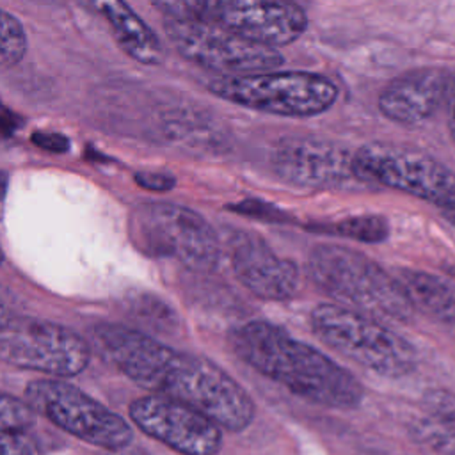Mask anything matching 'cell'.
Here are the masks:
<instances>
[{"instance_id": "obj_1", "label": "cell", "mask_w": 455, "mask_h": 455, "mask_svg": "<svg viewBox=\"0 0 455 455\" xmlns=\"http://www.w3.org/2000/svg\"><path fill=\"white\" fill-rule=\"evenodd\" d=\"M101 354L135 384L180 400L231 432L245 430L256 414L249 393L212 361L178 352L158 339L117 323L92 331Z\"/></svg>"}, {"instance_id": "obj_2", "label": "cell", "mask_w": 455, "mask_h": 455, "mask_svg": "<svg viewBox=\"0 0 455 455\" xmlns=\"http://www.w3.org/2000/svg\"><path fill=\"white\" fill-rule=\"evenodd\" d=\"M233 352L263 377L291 393L332 409H354L364 389L343 366L279 325L252 320L229 334Z\"/></svg>"}, {"instance_id": "obj_3", "label": "cell", "mask_w": 455, "mask_h": 455, "mask_svg": "<svg viewBox=\"0 0 455 455\" xmlns=\"http://www.w3.org/2000/svg\"><path fill=\"white\" fill-rule=\"evenodd\" d=\"M307 272L315 284L332 299L386 323H409L414 307L395 275L366 254L320 243L307 254Z\"/></svg>"}, {"instance_id": "obj_4", "label": "cell", "mask_w": 455, "mask_h": 455, "mask_svg": "<svg viewBox=\"0 0 455 455\" xmlns=\"http://www.w3.org/2000/svg\"><path fill=\"white\" fill-rule=\"evenodd\" d=\"M309 323L325 345L377 375L398 379L418 366V354L405 338L389 329V323L355 309L318 304Z\"/></svg>"}, {"instance_id": "obj_5", "label": "cell", "mask_w": 455, "mask_h": 455, "mask_svg": "<svg viewBox=\"0 0 455 455\" xmlns=\"http://www.w3.org/2000/svg\"><path fill=\"white\" fill-rule=\"evenodd\" d=\"M208 91L233 105L281 117H313L338 100V85L311 71H261L240 76H217Z\"/></svg>"}, {"instance_id": "obj_6", "label": "cell", "mask_w": 455, "mask_h": 455, "mask_svg": "<svg viewBox=\"0 0 455 455\" xmlns=\"http://www.w3.org/2000/svg\"><path fill=\"white\" fill-rule=\"evenodd\" d=\"M128 233L139 251L176 259L194 272H210L219 263L220 242L215 229L187 206L142 203L130 215Z\"/></svg>"}, {"instance_id": "obj_7", "label": "cell", "mask_w": 455, "mask_h": 455, "mask_svg": "<svg viewBox=\"0 0 455 455\" xmlns=\"http://www.w3.org/2000/svg\"><path fill=\"white\" fill-rule=\"evenodd\" d=\"M355 178L455 210V172L432 155L395 142H368L352 155Z\"/></svg>"}, {"instance_id": "obj_8", "label": "cell", "mask_w": 455, "mask_h": 455, "mask_svg": "<svg viewBox=\"0 0 455 455\" xmlns=\"http://www.w3.org/2000/svg\"><path fill=\"white\" fill-rule=\"evenodd\" d=\"M164 30L185 60L220 76L272 71L284 62L277 48L252 43L201 14L164 20Z\"/></svg>"}, {"instance_id": "obj_9", "label": "cell", "mask_w": 455, "mask_h": 455, "mask_svg": "<svg viewBox=\"0 0 455 455\" xmlns=\"http://www.w3.org/2000/svg\"><path fill=\"white\" fill-rule=\"evenodd\" d=\"M27 403L75 437L116 450L132 441L128 423L78 387L59 379L34 380L25 391Z\"/></svg>"}, {"instance_id": "obj_10", "label": "cell", "mask_w": 455, "mask_h": 455, "mask_svg": "<svg viewBox=\"0 0 455 455\" xmlns=\"http://www.w3.org/2000/svg\"><path fill=\"white\" fill-rule=\"evenodd\" d=\"M89 345L75 331L34 318H12L0 329V361L18 368L71 377L89 363Z\"/></svg>"}, {"instance_id": "obj_11", "label": "cell", "mask_w": 455, "mask_h": 455, "mask_svg": "<svg viewBox=\"0 0 455 455\" xmlns=\"http://www.w3.org/2000/svg\"><path fill=\"white\" fill-rule=\"evenodd\" d=\"M199 14L252 43L272 48L295 43L307 28L293 0H196Z\"/></svg>"}, {"instance_id": "obj_12", "label": "cell", "mask_w": 455, "mask_h": 455, "mask_svg": "<svg viewBox=\"0 0 455 455\" xmlns=\"http://www.w3.org/2000/svg\"><path fill=\"white\" fill-rule=\"evenodd\" d=\"M130 416L144 434L181 455H217L222 446L219 423L164 395L137 398L130 405Z\"/></svg>"}, {"instance_id": "obj_13", "label": "cell", "mask_w": 455, "mask_h": 455, "mask_svg": "<svg viewBox=\"0 0 455 455\" xmlns=\"http://www.w3.org/2000/svg\"><path fill=\"white\" fill-rule=\"evenodd\" d=\"M352 155L347 148L320 137H284L270 156L279 180L302 188H357L364 187L354 174Z\"/></svg>"}, {"instance_id": "obj_14", "label": "cell", "mask_w": 455, "mask_h": 455, "mask_svg": "<svg viewBox=\"0 0 455 455\" xmlns=\"http://www.w3.org/2000/svg\"><path fill=\"white\" fill-rule=\"evenodd\" d=\"M229 259L236 279L263 300H288L300 286L297 263L279 256L258 233L235 231Z\"/></svg>"}, {"instance_id": "obj_15", "label": "cell", "mask_w": 455, "mask_h": 455, "mask_svg": "<svg viewBox=\"0 0 455 455\" xmlns=\"http://www.w3.org/2000/svg\"><path fill=\"white\" fill-rule=\"evenodd\" d=\"M453 76L444 69H411L393 78L379 94L380 114L402 126L425 124L446 103Z\"/></svg>"}, {"instance_id": "obj_16", "label": "cell", "mask_w": 455, "mask_h": 455, "mask_svg": "<svg viewBox=\"0 0 455 455\" xmlns=\"http://www.w3.org/2000/svg\"><path fill=\"white\" fill-rule=\"evenodd\" d=\"M84 5L107 20L121 50L144 66H158L164 48L151 27L126 4V0H82Z\"/></svg>"}, {"instance_id": "obj_17", "label": "cell", "mask_w": 455, "mask_h": 455, "mask_svg": "<svg viewBox=\"0 0 455 455\" xmlns=\"http://www.w3.org/2000/svg\"><path fill=\"white\" fill-rule=\"evenodd\" d=\"M409 435L437 455H455V396L430 393L425 409L409 423Z\"/></svg>"}, {"instance_id": "obj_18", "label": "cell", "mask_w": 455, "mask_h": 455, "mask_svg": "<svg viewBox=\"0 0 455 455\" xmlns=\"http://www.w3.org/2000/svg\"><path fill=\"white\" fill-rule=\"evenodd\" d=\"M395 277L414 309L418 307L441 322H455L453 283L416 268H396Z\"/></svg>"}, {"instance_id": "obj_19", "label": "cell", "mask_w": 455, "mask_h": 455, "mask_svg": "<svg viewBox=\"0 0 455 455\" xmlns=\"http://www.w3.org/2000/svg\"><path fill=\"white\" fill-rule=\"evenodd\" d=\"M318 231H331L339 236L364 242V243H377L384 242L389 235V224L380 215H355L343 219L332 226H316Z\"/></svg>"}, {"instance_id": "obj_20", "label": "cell", "mask_w": 455, "mask_h": 455, "mask_svg": "<svg viewBox=\"0 0 455 455\" xmlns=\"http://www.w3.org/2000/svg\"><path fill=\"white\" fill-rule=\"evenodd\" d=\"M27 34L21 21L0 7V68L18 64L27 52Z\"/></svg>"}, {"instance_id": "obj_21", "label": "cell", "mask_w": 455, "mask_h": 455, "mask_svg": "<svg viewBox=\"0 0 455 455\" xmlns=\"http://www.w3.org/2000/svg\"><path fill=\"white\" fill-rule=\"evenodd\" d=\"M32 419L34 409L27 402L0 391V430L27 428Z\"/></svg>"}, {"instance_id": "obj_22", "label": "cell", "mask_w": 455, "mask_h": 455, "mask_svg": "<svg viewBox=\"0 0 455 455\" xmlns=\"http://www.w3.org/2000/svg\"><path fill=\"white\" fill-rule=\"evenodd\" d=\"M0 455H39V446L25 428H5L0 430Z\"/></svg>"}, {"instance_id": "obj_23", "label": "cell", "mask_w": 455, "mask_h": 455, "mask_svg": "<svg viewBox=\"0 0 455 455\" xmlns=\"http://www.w3.org/2000/svg\"><path fill=\"white\" fill-rule=\"evenodd\" d=\"M153 7L162 12L165 20H183L199 16L196 0H151Z\"/></svg>"}, {"instance_id": "obj_24", "label": "cell", "mask_w": 455, "mask_h": 455, "mask_svg": "<svg viewBox=\"0 0 455 455\" xmlns=\"http://www.w3.org/2000/svg\"><path fill=\"white\" fill-rule=\"evenodd\" d=\"M235 212L243 213V215H252V217H263L265 220H272V222H283L284 215L275 210L274 206L261 203V201H243L233 206Z\"/></svg>"}, {"instance_id": "obj_25", "label": "cell", "mask_w": 455, "mask_h": 455, "mask_svg": "<svg viewBox=\"0 0 455 455\" xmlns=\"http://www.w3.org/2000/svg\"><path fill=\"white\" fill-rule=\"evenodd\" d=\"M135 181L142 188L153 190V192L171 190L174 187V183H176V180L171 174H165V172H148V171L137 172L135 174Z\"/></svg>"}, {"instance_id": "obj_26", "label": "cell", "mask_w": 455, "mask_h": 455, "mask_svg": "<svg viewBox=\"0 0 455 455\" xmlns=\"http://www.w3.org/2000/svg\"><path fill=\"white\" fill-rule=\"evenodd\" d=\"M32 142L50 153H66L69 149V140L60 133H50V132H36L32 135Z\"/></svg>"}, {"instance_id": "obj_27", "label": "cell", "mask_w": 455, "mask_h": 455, "mask_svg": "<svg viewBox=\"0 0 455 455\" xmlns=\"http://www.w3.org/2000/svg\"><path fill=\"white\" fill-rule=\"evenodd\" d=\"M12 318H16L14 297L4 284H0V329H4Z\"/></svg>"}, {"instance_id": "obj_28", "label": "cell", "mask_w": 455, "mask_h": 455, "mask_svg": "<svg viewBox=\"0 0 455 455\" xmlns=\"http://www.w3.org/2000/svg\"><path fill=\"white\" fill-rule=\"evenodd\" d=\"M446 123H448V132H450V137L455 144V80L450 87V92H448V98H446Z\"/></svg>"}, {"instance_id": "obj_29", "label": "cell", "mask_w": 455, "mask_h": 455, "mask_svg": "<svg viewBox=\"0 0 455 455\" xmlns=\"http://www.w3.org/2000/svg\"><path fill=\"white\" fill-rule=\"evenodd\" d=\"M16 130V123L9 112L0 110V139L9 137Z\"/></svg>"}, {"instance_id": "obj_30", "label": "cell", "mask_w": 455, "mask_h": 455, "mask_svg": "<svg viewBox=\"0 0 455 455\" xmlns=\"http://www.w3.org/2000/svg\"><path fill=\"white\" fill-rule=\"evenodd\" d=\"M108 455H149L146 450L142 448H137V446H121V448H116V450H110Z\"/></svg>"}, {"instance_id": "obj_31", "label": "cell", "mask_w": 455, "mask_h": 455, "mask_svg": "<svg viewBox=\"0 0 455 455\" xmlns=\"http://www.w3.org/2000/svg\"><path fill=\"white\" fill-rule=\"evenodd\" d=\"M5 190H7V174L4 171H0V199L4 197Z\"/></svg>"}, {"instance_id": "obj_32", "label": "cell", "mask_w": 455, "mask_h": 455, "mask_svg": "<svg viewBox=\"0 0 455 455\" xmlns=\"http://www.w3.org/2000/svg\"><path fill=\"white\" fill-rule=\"evenodd\" d=\"M446 217H448V220H450V224L455 228V210H448V213H446Z\"/></svg>"}, {"instance_id": "obj_33", "label": "cell", "mask_w": 455, "mask_h": 455, "mask_svg": "<svg viewBox=\"0 0 455 455\" xmlns=\"http://www.w3.org/2000/svg\"><path fill=\"white\" fill-rule=\"evenodd\" d=\"M446 272H448L451 277H455V265H450V267H446Z\"/></svg>"}, {"instance_id": "obj_34", "label": "cell", "mask_w": 455, "mask_h": 455, "mask_svg": "<svg viewBox=\"0 0 455 455\" xmlns=\"http://www.w3.org/2000/svg\"><path fill=\"white\" fill-rule=\"evenodd\" d=\"M2 258H4V256H2V251H0V261H2Z\"/></svg>"}]
</instances>
